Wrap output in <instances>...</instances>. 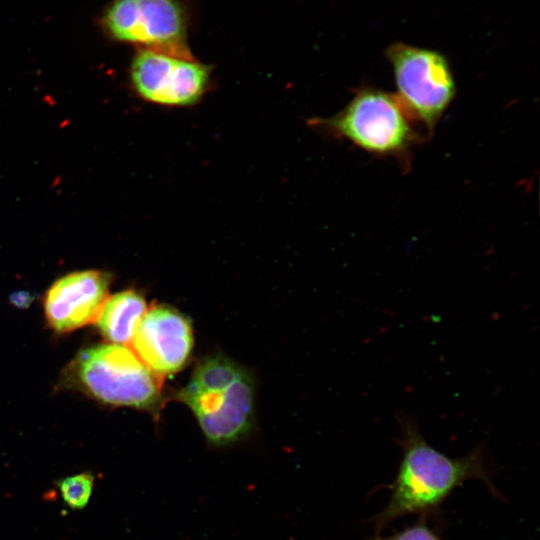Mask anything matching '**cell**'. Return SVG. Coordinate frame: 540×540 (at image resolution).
Listing matches in <instances>:
<instances>
[{
  "mask_svg": "<svg viewBox=\"0 0 540 540\" xmlns=\"http://www.w3.org/2000/svg\"><path fill=\"white\" fill-rule=\"evenodd\" d=\"M397 422L403 456L388 505L377 516L378 529L409 514L434 511L467 479L487 480L481 450L450 458L426 442L411 417L399 414Z\"/></svg>",
  "mask_w": 540,
  "mask_h": 540,
  "instance_id": "6da1fadb",
  "label": "cell"
},
{
  "mask_svg": "<svg viewBox=\"0 0 540 540\" xmlns=\"http://www.w3.org/2000/svg\"><path fill=\"white\" fill-rule=\"evenodd\" d=\"M176 398L193 412L211 445L232 444L251 431L254 380L250 372L224 355L201 359Z\"/></svg>",
  "mask_w": 540,
  "mask_h": 540,
  "instance_id": "7a4b0ae2",
  "label": "cell"
},
{
  "mask_svg": "<svg viewBox=\"0 0 540 540\" xmlns=\"http://www.w3.org/2000/svg\"><path fill=\"white\" fill-rule=\"evenodd\" d=\"M65 374L68 385L103 404L153 413L162 404L163 378L128 346L112 343L83 349Z\"/></svg>",
  "mask_w": 540,
  "mask_h": 540,
  "instance_id": "3957f363",
  "label": "cell"
},
{
  "mask_svg": "<svg viewBox=\"0 0 540 540\" xmlns=\"http://www.w3.org/2000/svg\"><path fill=\"white\" fill-rule=\"evenodd\" d=\"M415 122L396 95L365 87L339 113L317 120V125L371 154L402 156L419 140Z\"/></svg>",
  "mask_w": 540,
  "mask_h": 540,
  "instance_id": "277c9868",
  "label": "cell"
},
{
  "mask_svg": "<svg viewBox=\"0 0 540 540\" xmlns=\"http://www.w3.org/2000/svg\"><path fill=\"white\" fill-rule=\"evenodd\" d=\"M397 86L396 95L412 118L432 132L456 93L446 58L439 52L404 43L386 51Z\"/></svg>",
  "mask_w": 540,
  "mask_h": 540,
  "instance_id": "5b68a950",
  "label": "cell"
},
{
  "mask_svg": "<svg viewBox=\"0 0 540 540\" xmlns=\"http://www.w3.org/2000/svg\"><path fill=\"white\" fill-rule=\"evenodd\" d=\"M103 22L117 40L192 57L187 42V19L178 0H115Z\"/></svg>",
  "mask_w": 540,
  "mask_h": 540,
  "instance_id": "8992f818",
  "label": "cell"
},
{
  "mask_svg": "<svg viewBox=\"0 0 540 540\" xmlns=\"http://www.w3.org/2000/svg\"><path fill=\"white\" fill-rule=\"evenodd\" d=\"M138 95L167 107H186L202 99L210 86L211 68L192 57L142 48L131 65Z\"/></svg>",
  "mask_w": 540,
  "mask_h": 540,
  "instance_id": "52a82bcc",
  "label": "cell"
},
{
  "mask_svg": "<svg viewBox=\"0 0 540 540\" xmlns=\"http://www.w3.org/2000/svg\"><path fill=\"white\" fill-rule=\"evenodd\" d=\"M130 346L149 369L164 379L182 370L191 357V322L173 307L153 305L141 320Z\"/></svg>",
  "mask_w": 540,
  "mask_h": 540,
  "instance_id": "ba28073f",
  "label": "cell"
},
{
  "mask_svg": "<svg viewBox=\"0 0 540 540\" xmlns=\"http://www.w3.org/2000/svg\"><path fill=\"white\" fill-rule=\"evenodd\" d=\"M110 283L111 276L99 270L77 271L59 278L44 298L49 326L66 333L95 322L109 297Z\"/></svg>",
  "mask_w": 540,
  "mask_h": 540,
  "instance_id": "9c48e42d",
  "label": "cell"
},
{
  "mask_svg": "<svg viewBox=\"0 0 540 540\" xmlns=\"http://www.w3.org/2000/svg\"><path fill=\"white\" fill-rule=\"evenodd\" d=\"M148 308L145 298L137 291H121L107 298L94 323L105 339L130 347Z\"/></svg>",
  "mask_w": 540,
  "mask_h": 540,
  "instance_id": "30bf717a",
  "label": "cell"
},
{
  "mask_svg": "<svg viewBox=\"0 0 540 540\" xmlns=\"http://www.w3.org/2000/svg\"><path fill=\"white\" fill-rule=\"evenodd\" d=\"M94 477L90 473H80L59 482L62 499L71 509L84 508L92 494Z\"/></svg>",
  "mask_w": 540,
  "mask_h": 540,
  "instance_id": "8fae6325",
  "label": "cell"
},
{
  "mask_svg": "<svg viewBox=\"0 0 540 540\" xmlns=\"http://www.w3.org/2000/svg\"><path fill=\"white\" fill-rule=\"evenodd\" d=\"M374 540H441L423 523H417L389 536H377Z\"/></svg>",
  "mask_w": 540,
  "mask_h": 540,
  "instance_id": "7c38bea8",
  "label": "cell"
},
{
  "mask_svg": "<svg viewBox=\"0 0 540 540\" xmlns=\"http://www.w3.org/2000/svg\"><path fill=\"white\" fill-rule=\"evenodd\" d=\"M29 300V294L23 292L12 296L13 303L17 304L18 306H27L29 304Z\"/></svg>",
  "mask_w": 540,
  "mask_h": 540,
  "instance_id": "4fadbf2b",
  "label": "cell"
}]
</instances>
